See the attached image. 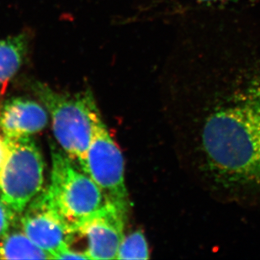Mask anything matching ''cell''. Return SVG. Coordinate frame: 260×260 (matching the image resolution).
Returning <instances> with one entry per match:
<instances>
[{
  "label": "cell",
  "instance_id": "11",
  "mask_svg": "<svg viewBox=\"0 0 260 260\" xmlns=\"http://www.w3.org/2000/svg\"><path fill=\"white\" fill-rule=\"evenodd\" d=\"M149 248L147 239L141 230L125 236L120 243L116 259H147Z\"/></svg>",
  "mask_w": 260,
  "mask_h": 260
},
{
  "label": "cell",
  "instance_id": "4",
  "mask_svg": "<svg viewBox=\"0 0 260 260\" xmlns=\"http://www.w3.org/2000/svg\"><path fill=\"white\" fill-rule=\"evenodd\" d=\"M10 151L0 177V196L16 214H21L43 190L44 160L30 137L8 139Z\"/></svg>",
  "mask_w": 260,
  "mask_h": 260
},
{
  "label": "cell",
  "instance_id": "5",
  "mask_svg": "<svg viewBox=\"0 0 260 260\" xmlns=\"http://www.w3.org/2000/svg\"><path fill=\"white\" fill-rule=\"evenodd\" d=\"M82 170L95 182L106 202L128 211L129 199L122 152L109 133L101 116L94 124L93 137Z\"/></svg>",
  "mask_w": 260,
  "mask_h": 260
},
{
  "label": "cell",
  "instance_id": "3",
  "mask_svg": "<svg viewBox=\"0 0 260 260\" xmlns=\"http://www.w3.org/2000/svg\"><path fill=\"white\" fill-rule=\"evenodd\" d=\"M52 172L47 197L76 233L77 226L106 203L95 182L61 148L51 146Z\"/></svg>",
  "mask_w": 260,
  "mask_h": 260
},
{
  "label": "cell",
  "instance_id": "14",
  "mask_svg": "<svg viewBox=\"0 0 260 260\" xmlns=\"http://www.w3.org/2000/svg\"><path fill=\"white\" fill-rule=\"evenodd\" d=\"M201 3L224 2V1H235V0H196Z\"/></svg>",
  "mask_w": 260,
  "mask_h": 260
},
{
  "label": "cell",
  "instance_id": "8",
  "mask_svg": "<svg viewBox=\"0 0 260 260\" xmlns=\"http://www.w3.org/2000/svg\"><path fill=\"white\" fill-rule=\"evenodd\" d=\"M47 122V110L27 99H11L0 111V131L7 139L30 137L42 132Z\"/></svg>",
  "mask_w": 260,
  "mask_h": 260
},
{
  "label": "cell",
  "instance_id": "1",
  "mask_svg": "<svg viewBox=\"0 0 260 260\" xmlns=\"http://www.w3.org/2000/svg\"><path fill=\"white\" fill-rule=\"evenodd\" d=\"M173 119L181 157L202 186L228 202L260 203V68L174 101Z\"/></svg>",
  "mask_w": 260,
  "mask_h": 260
},
{
  "label": "cell",
  "instance_id": "2",
  "mask_svg": "<svg viewBox=\"0 0 260 260\" xmlns=\"http://www.w3.org/2000/svg\"><path fill=\"white\" fill-rule=\"evenodd\" d=\"M37 92L52 118L56 140L82 170L94 124L101 116L93 95L89 92L66 95L44 85H38Z\"/></svg>",
  "mask_w": 260,
  "mask_h": 260
},
{
  "label": "cell",
  "instance_id": "10",
  "mask_svg": "<svg viewBox=\"0 0 260 260\" xmlns=\"http://www.w3.org/2000/svg\"><path fill=\"white\" fill-rule=\"evenodd\" d=\"M27 39L18 35L0 41V86L17 74L25 57Z\"/></svg>",
  "mask_w": 260,
  "mask_h": 260
},
{
  "label": "cell",
  "instance_id": "6",
  "mask_svg": "<svg viewBox=\"0 0 260 260\" xmlns=\"http://www.w3.org/2000/svg\"><path fill=\"white\" fill-rule=\"evenodd\" d=\"M20 226L23 232L52 259L71 248L75 232L53 207L43 189L23 211Z\"/></svg>",
  "mask_w": 260,
  "mask_h": 260
},
{
  "label": "cell",
  "instance_id": "13",
  "mask_svg": "<svg viewBox=\"0 0 260 260\" xmlns=\"http://www.w3.org/2000/svg\"><path fill=\"white\" fill-rule=\"evenodd\" d=\"M9 151H10L9 141L4 136L0 135V177H1L5 162L7 160Z\"/></svg>",
  "mask_w": 260,
  "mask_h": 260
},
{
  "label": "cell",
  "instance_id": "9",
  "mask_svg": "<svg viewBox=\"0 0 260 260\" xmlns=\"http://www.w3.org/2000/svg\"><path fill=\"white\" fill-rule=\"evenodd\" d=\"M0 259H52L23 232L9 230L0 241Z\"/></svg>",
  "mask_w": 260,
  "mask_h": 260
},
{
  "label": "cell",
  "instance_id": "12",
  "mask_svg": "<svg viewBox=\"0 0 260 260\" xmlns=\"http://www.w3.org/2000/svg\"><path fill=\"white\" fill-rule=\"evenodd\" d=\"M15 216L16 213L4 202L0 196V238L11 229Z\"/></svg>",
  "mask_w": 260,
  "mask_h": 260
},
{
  "label": "cell",
  "instance_id": "7",
  "mask_svg": "<svg viewBox=\"0 0 260 260\" xmlns=\"http://www.w3.org/2000/svg\"><path fill=\"white\" fill-rule=\"evenodd\" d=\"M128 211L106 203L77 226L76 234L87 239L84 251L88 259H116L120 243L125 237Z\"/></svg>",
  "mask_w": 260,
  "mask_h": 260
}]
</instances>
